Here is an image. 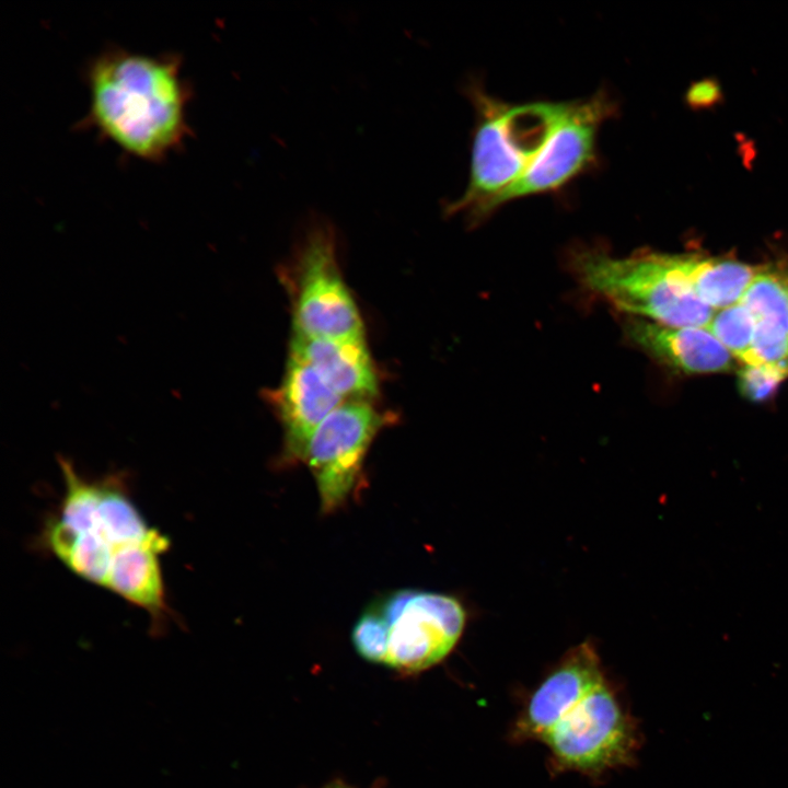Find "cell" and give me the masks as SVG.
I'll use <instances>...</instances> for the list:
<instances>
[{"mask_svg":"<svg viewBox=\"0 0 788 788\" xmlns=\"http://www.w3.org/2000/svg\"><path fill=\"white\" fill-rule=\"evenodd\" d=\"M515 740L542 742L558 770L599 776L636 761L640 733L591 645L572 648L529 697Z\"/></svg>","mask_w":788,"mask_h":788,"instance_id":"cell-1","label":"cell"},{"mask_svg":"<svg viewBox=\"0 0 788 788\" xmlns=\"http://www.w3.org/2000/svg\"><path fill=\"white\" fill-rule=\"evenodd\" d=\"M89 107L81 125L125 153L160 162L183 148L192 130V88L176 54L111 47L88 65Z\"/></svg>","mask_w":788,"mask_h":788,"instance_id":"cell-2","label":"cell"},{"mask_svg":"<svg viewBox=\"0 0 788 788\" xmlns=\"http://www.w3.org/2000/svg\"><path fill=\"white\" fill-rule=\"evenodd\" d=\"M58 465L63 494L39 545L79 578L104 588L114 560L158 529L134 502L123 473L90 479L61 455Z\"/></svg>","mask_w":788,"mask_h":788,"instance_id":"cell-3","label":"cell"},{"mask_svg":"<svg viewBox=\"0 0 788 788\" xmlns=\"http://www.w3.org/2000/svg\"><path fill=\"white\" fill-rule=\"evenodd\" d=\"M477 114L467 187L444 208L475 222L491 213L494 201L528 169L543 149L567 103L531 102L511 105L471 86Z\"/></svg>","mask_w":788,"mask_h":788,"instance_id":"cell-4","label":"cell"},{"mask_svg":"<svg viewBox=\"0 0 788 788\" xmlns=\"http://www.w3.org/2000/svg\"><path fill=\"white\" fill-rule=\"evenodd\" d=\"M571 269L584 289L630 317L706 327L715 313L681 280L665 253L618 257L603 250L580 248L571 255Z\"/></svg>","mask_w":788,"mask_h":788,"instance_id":"cell-5","label":"cell"},{"mask_svg":"<svg viewBox=\"0 0 788 788\" xmlns=\"http://www.w3.org/2000/svg\"><path fill=\"white\" fill-rule=\"evenodd\" d=\"M294 333L333 339L364 338L363 323L339 269L333 224L312 215L287 267Z\"/></svg>","mask_w":788,"mask_h":788,"instance_id":"cell-6","label":"cell"},{"mask_svg":"<svg viewBox=\"0 0 788 788\" xmlns=\"http://www.w3.org/2000/svg\"><path fill=\"white\" fill-rule=\"evenodd\" d=\"M376 605L387 626L385 664L405 672L421 671L440 662L465 626L462 603L448 594L398 590Z\"/></svg>","mask_w":788,"mask_h":788,"instance_id":"cell-7","label":"cell"},{"mask_svg":"<svg viewBox=\"0 0 788 788\" xmlns=\"http://www.w3.org/2000/svg\"><path fill=\"white\" fill-rule=\"evenodd\" d=\"M389 418L369 401H346L313 433L303 462L310 470L325 513L340 508L354 491L366 454Z\"/></svg>","mask_w":788,"mask_h":788,"instance_id":"cell-8","label":"cell"},{"mask_svg":"<svg viewBox=\"0 0 788 788\" xmlns=\"http://www.w3.org/2000/svg\"><path fill=\"white\" fill-rule=\"evenodd\" d=\"M604 92L568 102L549 139L523 172L493 204L491 212L514 199L555 192L584 172L595 160L596 134L613 114Z\"/></svg>","mask_w":788,"mask_h":788,"instance_id":"cell-9","label":"cell"},{"mask_svg":"<svg viewBox=\"0 0 788 788\" xmlns=\"http://www.w3.org/2000/svg\"><path fill=\"white\" fill-rule=\"evenodd\" d=\"M283 430V463L303 462L308 444L322 421L346 402L315 370L289 354L279 386L267 394Z\"/></svg>","mask_w":788,"mask_h":788,"instance_id":"cell-10","label":"cell"},{"mask_svg":"<svg viewBox=\"0 0 788 788\" xmlns=\"http://www.w3.org/2000/svg\"><path fill=\"white\" fill-rule=\"evenodd\" d=\"M625 333L649 357L685 374L721 373L733 367L734 358L706 327L670 326L629 317Z\"/></svg>","mask_w":788,"mask_h":788,"instance_id":"cell-11","label":"cell"},{"mask_svg":"<svg viewBox=\"0 0 788 788\" xmlns=\"http://www.w3.org/2000/svg\"><path fill=\"white\" fill-rule=\"evenodd\" d=\"M170 538L159 530L124 553L113 563L104 589L141 609L149 616L151 630L159 634L174 619L166 600L161 556Z\"/></svg>","mask_w":788,"mask_h":788,"instance_id":"cell-12","label":"cell"},{"mask_svg":"<svg viewBox=\"0 0 788 788\" xmlns=\"http://www.w3.org/2000/svg\"><path fill=\"white\" fill-rule=\"evenodd\" d=\"M289 354L310 364L345 401L378 394V375L364 338L333 339L292 332Z\"/></svg>","mask_w":788,"mask_h":788,"instance_id":"cell-13","label":"cell"},{"mask_svg":"<svg viewBox=\"0 0 788 788\" xmlns=\"http://www.w3.org/2000/svg\"><path fill=\"white\" fill-rule=\"evenodd\" d=\"M740 302L753 318L756 366L767 364L788 373L787 262L761 266Z\"/></svg>","mask_w":788,"mask_h":788,"instance_id":"cell-14","label":"cell"},{"mask_svg":"<svg viewBox=\"0 0 788 788\" xmlns=\"http://www.w3.org/2000/svg\"><path fill=\"white\" fill-rule=\"evenodd\" d=\"M676 275L705 305L717 311L738 303L761 266L728 257L668 254Z\"/></svg>","mask_w":788,"mask_h":788,"instance_id":"cell-15","label":"cell"},{"mask_svg":"<svg viewBox=\"0 0 788 788\" xmlns=\"http://www.w3.org/2000/svg\"><path fill=\"white\" fill-rule=\"evenodd\" d=\"M706 328L734 359L742 364L756 366L753 318L740 301L715 311Z\"/></svg>","mask_w":788,"mask_h":788,"instance_id":"cell-16","label":"cell"},{"mask_svg":"<svg viewBox=\"0 0 788 788\" xmlns=\"http://www.w3.org/2000/svg\"><path fill=\"white\" fill-rule=\"evenodd\" d=\"M351 639L357 652L362 658L385 664L387 626L376 603L361 614L352 628Z\"/></svg>","mask_w":788,"mask_h":788,"instance_id":"cell-17","label":"cell"},{"mask_svg":"<svg viewBox=\"0 0 788 788\" xmlns=\"http://www.w3.org/2000/svg\"><path fill=\"white\" fill-rule=\"evenodd\" d=\"M788 373L767 364H742L738 372L740 392L754 403L768 401L776 394Z\"/></svg>","mask_w":788,"mask_h":788,"instance_id":"cell-18","label":"cell"},{"mask_svg":"<svg viewBox=\"0 0 788 788\" xmlns=\"http://www.w3.org/2000/svg\"><path fill=\"white\" fill-rule=\"evenodd\" d=\"M324 788H352L344 783L340 781H334L328 785H326Z\"/></svg>","mask_w":788,"mask_h":788,"instance_id":"cell-19","label":"cell"},{"mask_svg":"<svg viewBox=\"0 0 788 788\" xmlns=\"http://www.w3.org/2000/svg\"><path fill=\"white\" fill-rule=\"evenodd\" d=\"M787 268H788V262H787Z\"/></svg>","mask_w":788,"mask_h":788,"instance_id":"cell-20","label":"cell"}]
</instances>
